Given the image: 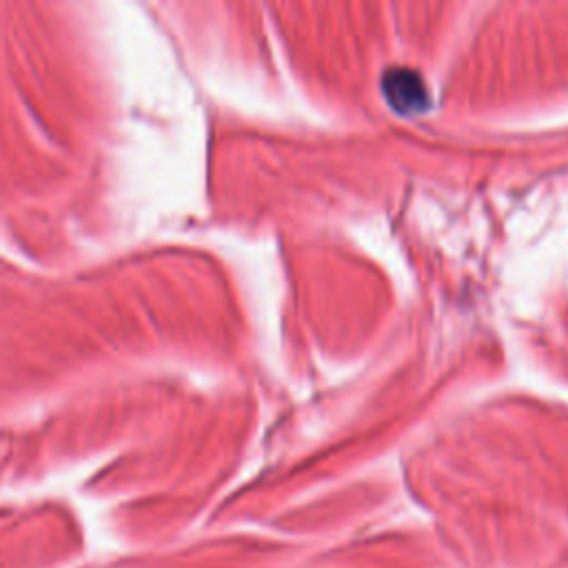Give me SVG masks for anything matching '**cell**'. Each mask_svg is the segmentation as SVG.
Here are the masks:
<instances>
[{"mask_svg":"<svg viewBox=\"0 0 568 568\" xmlns=\"http://www.w3.org/2000/svg\"><path fill=\"white\" fill-rule=\"evenodd\" d=\"M382 91L399 113H417L428 106L426 84L413 69H388L382 78Z\"/></svg>","mask_w":568,"mask_h":568,"instance_id":"6da1fadb","label":"cell"}]
</instances>
